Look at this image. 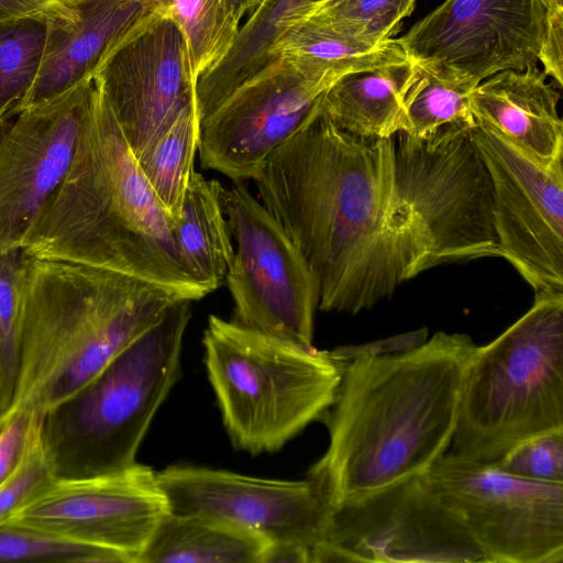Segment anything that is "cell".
Returning a JSON list of instances; mask_svg holds the SVG:
<instances>
[{
  "label": "cell",
  "mask_w": 563,
  "mask_h": 563,
  "mask_svg": "<svg viewBox=\"0 0 563 563\" xmlns=\"http://www.w3.org/2000/svg\"><path fill=\"white\" fill-rule=\"evenodd\" d=\"M36 413L18 410L0 415V485L21 462Z\"/></svg>",
  "instance_id": "836d02e7"
},
{
  "label": "cell",
  "mask_w": 563,
  "mask_h": 563,
  "mask_svg": "<svg viewBox=\"0 0 563 563\" xmlns=\"http://www.w3.org/2000/svg\"><path fill=\"white\" fill-rule=\"evenodd\" d=\"M416 0H325L300 20L325 25L347 37L368 43L391 38Z\"/></svg>",
  "instance_id": "f1b7e54d"
},
{
  "label": "cell",
  "mask_w": 563,
  "mask_h": 563,
  "mask_svg": "<svg viewBox=\"0 0 563 563\" xmlns=\"http://www.w3.org/2000/svg\"><path fill=\"white\" fill-rule=\"evenodd\" d=\"M174 227L95 86L71 164L25 239L24 255L101 267L201 299L207 294L181 261Z\"/></svg>",
  "instance_id": "3957f363"
},
{
  "label": "cell",
  "mask_w": 563,
  "mask_h": 563,
  "mask_svg": "<svg viewBox=\"0 0 563 563\" xmlns=\"http://www.w3.org/2000/svg\"><path fill=\"white\" fill-rule=\"evenodd\" d=\"M427 338L428 330L420 329L367 344L340 346L332 350L331 354L339 361L347 362L361 355H384L409 351L424 343Z\"/></svg>",
  "instance_id": "d590c367"
},
{
  "label": "cell",
  "mask_w": 563,
  "mask_h": 563,
  "mask_svg": "<svg viewBox=\"0 0 563 563\" xmlns=\"http://www.w3.org/2000/svg\"><path fill=\"white\" fill-rule=\"evenodd\" d=\"M178 299L119 272L24 255L19 373L4 413L44 415L63 402Z\"/></svg>",
  "instance_id": "277c9868"
},
{
  "label": "cell",
  "mask_w": 563,
  "mask_h": 563,
  "mask_svg": "<svg viewBox=\"0 0 563 563\" xmlns=\"http://www.w3.org/2000/svg\"><path fill=\"white\" fill-rule=\"evenodd\" d=\"M495 465L517 477L563 485V430L540 433L521 441Z\"/></svg>",
  "instance_id": "d6a6232c"
},
{
  "label": "cell",
  "mask_w": 563,
  "mask_h": 563,
  "mask_svg": "<svg viewBox=\"0 0 563 563\" xmlns=\"http://www.w3.org/2000/svg\"><path fill=\"white\" fill-rule=\"evenodd\" d=\"M415 74L416 66L406 60L345 75L325 90L321 109L346 133L393 137L406 131L402 100Z\"/></svg>",
  "instance_id": "ffe728a7"
},
{
  "label": "cell",
  "mask_w": 563,
  "mask_h": 563,
  "mask_svg": "<svg viewBox=\"0 0 563 563\" xmlns=\"http://www.w3.org/2000/svg\"><path fill=\"white\" fill-rule=\"evenodd\" d=\"M336 80L303 58L267 64L200 121L201 166L234 183L253 180Z\"/></svg>",
  "instance_id": "30bf717a"
},
{
  "label": "cell",
  "mask_w": 563,
  "mask_h": 563,
  "mask_svg": "<svg viewBox=\"0 0 563 563\" xmlns=\"http://www.w3.org/2000/svg\"><path fill=\"white\" fill-rule=\"evenodd\" d=\"M219 185L194 170L174 227L181 261L207 295L222 285L234 254Z\"/></svg>",
  "instance_id": "603a6c76"
},
{
  "label": "cell",
  "mask_w": 563,
  "mask_h": 563,
  "mask_svg": "<svg viewBox=\"0 0 563 563\" xmlns=\"http://www.w3.org/2000/svg\"><path fill=\"white\" fill-rule=\"evenodd\" d=\"M0 562L134 563L117 550L0 522Z\"/></svg>",
  "instance_id": "f546056e"
},
{
  "label": "cell",
  "mask_w": 563,
  "mask_h": 563,
  "mask_svg": "<svg viewBox=\"0 0 563 563\" xmlns=\"http://www.w3.org/2000/svg\"><path fill=\"white\" fill-rule=\"evenodd\" d=\"M159 4L161 0H51L43 12L41 62L20 112L92 77L106 52Z\"/></svg>",
  "instance_id": "ac0fdd59"
},
{
  "label": "cell",
  "mask_w": 563,
  "mask_h": 563,
  "mask_svg": "<svg viewBox=\"0 0 563 563\" xmlns=\"http://www.w3.org/2000/svg\"><path fill=\"white\" fill-rule=\"evenodd\" d=\"M168 511L234 523L268 544L309 549L324 538L330 504L320 484L245 476L229 471L169 466L156 473Z\"/></svg>",
  "instance_id": "9a60e30c"
},
{
  "label": "cell",
  "mask_w": 563,
  "mask_h": 563,
  "mask_svg": "<svg viewBox=\"0 0 563 563\" xmlns=\"http://www.w3.org/2000/svg\"><path fill=\"white\" fill-rule=\"evenodd\" d=\"M501 257L537 291L563 292V159L545 164L476 123Z\"/></svg>",
  "instance_id": "7c38bea8"
},
{
  "label": "cell",
  "mask_w": 563,
  "mask_h": 563,
  "mask_svg": "<svg viewBox=\"0 0 563 563\" xmlns=\"http://www.w3.org/2000/svg\"><path fill=\"white\" fill-rule=\"evenodd\" d=\"M490 563L563 562V485L444 453L420 475Z\"/></svg>",
  "instance_id": "ba28073f"
},
{
  "label": "cell",
  "mask_w": 563,
  "mask_h": 563,
  "mask_svg": "<svg viewBox=\"0 0 563 563\" xmlns=\"http://www.w3.org/2000/svg\"><path fill=\"white\" fill-rule=\"evenodd\" d=\"M167 512L156 473L136 463L115 474L56 479L1 522L113 549L137 563Z\"/></svg>",
  "instance_id": "e0dca14e"
},
{
  "label": "cell",
  "mask_w": 563,
  "mask_h": 563,
  "mask_svg": "<svg viewBox=\"0 0 563 563\" xmlns=\"http://www.w3.org/2000/svg\"><path fill=\"white\" fill-rule=\"evenodd\" d=\"M545 11L563 8V0H539Z\"/></svg>",
  "instance_id": "f35d334b"
},
{
  "label": "cell",
  "mask_w": 563,
  "mask_h": 563,
  "mask_svg": "<svg viewBox=\"0 0 563 563\" xmlns=\"http://www.w3.org/2000/svg\"><path fill=\"white\" fill-rule=\"evenodd\" d=\"M92 77L21 111L0 133V253L22 249L71 164L93 96Z\"/></svg>",
  "instance_id": "2e32d148"
},
{
  "label": "cell",
  "mask_w": 563,
  "mask_h": 563,
  "mask_svg": "<svg viewBox=\"0 0 563 563\" xmlns=\"http://www.w3.org/2000/svg\"><path fill=\"white\" fill-rule=\"evenodd\" d=\"M278 57L303 58L336 79L408 60L397 38L363 42L310 20L295 22L278 37L269 63Z\"/></svg>",
  "instance_id": "cb8c5ba5"
},
{
  "label": "cell",
  "mask_w": 563,
  "mask_h": 563,
  "mask_svg": "<svg viewBox=\"0 0 563 563\" xmlns=\"http://www.w3.org/2000/svg\"><path fill=\"white\" fill-rule=\"evenodd\" d=\"M563 430V292L537 291L531 308L476 346L465 372L449 452L495 464L521 441Z\"/></svg>",
  "instance_id": "8992f818"
},
{
  "label": "cell",
  "mask_w": 563,
  "mask_h": 563,
  "mask_svg": "<svg viewBox=\"0 0 563 563\" xmlns=\"http://www.w3.org/2000/svg\"><path fill=\"white\" fill-rule=\"evenodd\" d=\"M219 200L235 241L225 282L233 321L251 330L313 347L317 279L280 223L243 181L221 184Z\"/></svg>",
  "instance_id": "9c48e42d"
},
{
  "label": "cell",
  "mask_w": 563,
  "mask_h": 563,
  "mask_svg": "<svg viewBox=\"0 0 563 563\" xmlns=\"http://www.w3.org/2000/svg\"><path fill=\"white\" fill-rule=\"evenodd\" d=\"M42 413H36L24 455L0 485V522L56 481L42 440Z\"/></svg>",
  "instance_id": "1f68e13d"
},
{
  "label": "cell",
  "mask_w": 563,
  "mask_h": 563,
  "mask_svg": "<svg viewBox=\"0 0 563 563\" xmlns=\"http://www.w3.org/2000/svg\"><path fill=\"white\" fill-rule=\"evenodd\" d=\"M51 0H0V23L42 14Z\"/></svg>",
  "instance_id": "8d00e7d4"
},
{
  "label": "cell",
  "mask_w": 563,
  "mask_h": 563,
  "mask_svg": "<svg viewBox=\"0 0 563 563\" xmlns=\"http://www.w3.org/2000/svg\"><path fill=\"white\" fill-rule=\"evenodd\" d=\"M544 26L539 0H445L397 41L416 66L475 88L537 65Z\"/></svg>",
  "instance_id": "8fae6325"
},
{
  "label": "cell",
  "mask_w": 563,
  "mask_h": 563,
  "mask_svg": "<svg viewBox=\"0 0 563 563\" xmlns=\"http://www.w3.org/2000/svg\"><path fill=\"white\" fill-rule=\"evenodd\" d=\"M476 346L467 334L438 331L409 351L344 363L324 418L329 445L308 473L331 508L418 477L448 452Z\"/></svg>",
  "instance_id": "7a4b0ae2"
},
{
  "label": "cell",
  "mask_w": 563,
  "mask_h": 563,
  "mask_svg": "<svg viewBox=\"0 0 563 563\" xmlns=\"http://www.w3.org/2000/svg\"><path fill=\"white\" fill-rule=\"evenodd\" d=\"M23 251L0 253V415L12 401L18 373Z\"/></svg>",
  "instance_id": "4dcf8cb0"
},
{
  "label": "cell",
  "mask_w": 563,
  "mask_h": 563,
  "mask_svg": "<svg viewBox=\"0 0 563 563\" xmlns=\"http://www.w3.org/2000/svg\"><path fill=\"white\" fill-rule=\"evenodd\" d=\"M161 10L181 30L194 81L232 48L242 16L222 0H161Z\"/></svg>",
  "instance_id": "484cf974"
},
{
  "label": "cell",
  "mask_w": 563,
  "mask_h": 563,
  "mask_svg": "<svg viewBox=\"0 0 563 563\" xmlns=\"http://www.w3.org/2000/svg\"><path fill=\"white\" fill-rule=\"evenodd\" d=\"M323 541L346 562H486L465 527L420 476L331 508Z\"/></svg>",
  "instance_id": "5bb4252c"
},
{
  "label": "cell",
  "mask_w": 563,
  "mask_h": 563,
  "mask_svg": "<svg viewBox=\"0 0 563 563\" xmlns=\"http://www.w3.org/2000/svg\"><path fill=\"white\" fill-rule=\"evenodd\" d=\"M205 364L232 443L252 454L280 450L324 420L345 362L210 316Z\"/></svg>",
  "instance_id": "52a82bcc"
},
{
  "label": "cell",
  "mask_w": 563,
  "mask_h": 563,
  "mask_svg": "<svg viewBox=\"0 0 563 563\" xmlns=\"http://www.w3.org/2000/svg\"><path fill=\"white\" fill-rule=\"evenodd\" d=\"M200 120L197 103L186 106L136 157L150 188L176 222L194 169Z\"/></svg>",
  "instance_id": "d4e9b609"
},
{
  "label": "cell",
  "mask_w": 563,
  "mask_h": 563,
  "mask_svg": "<svg viewBox=\"0 0 563 563\" xmlns=\"http://www.w3.org/2000/svg\"><path fill=\"white\" fill-rule=\"evenodd\" d=\"M309 563V548L296 543L269 544L262 563Z\"/></svg>",
  "instance_id": "74e56055"
},
{
  "label": "cell",
  "mask_w": 563,
  "mask_h": 563,
  "mask_svg": "<svg viewBox=\"0 0 563 563\" xmlns=\"http://www.w3.org/2000/svg\"><path fill=\"white\" fill-rule=\"evenodd\" d=\"M191 300L178 299L73 396L42 419L56 479L123 472L136 462L148 427L176 383Z\"/></svg>",
  "instance_id": "5b68a950"
},
{
  "label": "cell",
  "mask_w": 563,
  "mask_h": 563,
  "mask_svg": "<svg viewBox=\"0 0 563 563\" xmlns=\"http://www.w3.org/2000/svg\"><path fill=\"white\" fill-rule=\"evenodd\" d=\"M44 37L43 13L0 23V133L20 113L41 62Z\"/></svg>",
  "instance_id": "83f0119b"
},
{
  "label": "cell",
  "mask_w": 563,
  "mask_h": 563,
  "mask_svg": "<svg viewBox=\"0 0 563 563\" xmlns=\"http://www.w3.org/2000/svg\"><path fill=\"white\" fill-rule=\"evenodd\" d=\"M268 543L234 523L167 512L137 563H262Z\"/></svg>",
  "instance_id": "7402d4cb"
},
{
  "label": "cell",
  "mask_w": 563,
  "mask_h": 563,
  "mask_svg": "<svg viewBox=\"0 0 563 563\" xmlns=\"http://www.w3.org/2000/svg\"><path fill=\"white\" fill-rule=\"evenodd\" d=\"M92 80L135 158L196 101L184 34L161 4L106 52Z\"/></svg>",
  "instance_id": "4fadbf2b"
},
{
  "label": "cell",
  "mask_w": 563,
  "mask_h": 563,
  "mask_svg": "<svg viewBox=\"0 0 563 563\" xmlns=\"http://www.w3.org/2000/svg\"><path fill=\"white\" fill-rule=\"evenodd\" d=\"M473 89L441 79L416 66V74L402 100L406 118L404 133L418 140H430L448 128L473 129L476 121L468 104V95Z\"/></svg>",
  "instance_id": "4316f807"
},
{
  "label": "cell",
  "mask_w": 563,
  "mask_h": 563,
  "mask_svg": "<svg viewBox=\"0 0 563 563\" xmlns=\"http://www.w3.org/2000/svg\"><path fill=\"white\" fill-rule=\"evenodd\" d=\"M253 181L313 273L323 311L369 309L437 266L394 136L346 133L321 100Z\"/></svg>",
  "instance_id": "6da1fadb"
},
{
  "label": "cell",
  "mask_w": 563,
  "mask_h": 563,
  "mask_svg": "<svg viewBox=\"0 0 563 563\" xmlns=\"http://www.w3.org/2000/svg\"><path fill=\"white\" fill-rule=\"evenodd\" d=\"M538 60L559 88L563 86V8L545 11V26Z\"/></svg>",
  "instance_id": "e575fe53"
},
{
  "label": "cell",
  "mask_w": 563,
  "mask_h": 563,
  "mask_svg": "<svg viewBox=\"0 0 563 563\" xmlns=\"http://www.w3.org/2000/svg\"><path fill=\"white\" fill-rule=\"evenodd\" d=\"M537 65L525 70H503L481 81L468 95L476 123L511 141L537 159H563V122L560 93Z\"/></svg>",
  "instance_id": "d6986e66"
},
{
  "label": "cell",
  "mask_w": 563,
  "mask_h": 563,
  "mask_svg": "<svg viewBox=\"0 0 563 563\" xmlns=\"http://www.w3.org/2000/svg\"><path fill=\"white\" fill-rule=\"evenodd\" d=\"M325 0H258L243 16L238 37L227 56L196 85L201 121L239 86L269 64L278 37Z\"/></svg>",
  "instance_id": "44dd1931"
}]
</instances>
